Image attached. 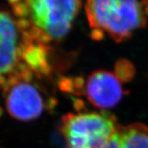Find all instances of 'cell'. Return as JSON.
<instances>
[{"instance_id": "obj_2", "label": "cell", "mask_w": 148, "mask_h": 148, "mask_svg": "<svg viewBox=\"0 0 148 148\" xmlns=\"http://www.w3.org/2000/svg\"><path fill=\"white\" fill-rule=\"evenodd\" d=\"M85 12L92 33L106 34L116 42L129 39L147 23L139 0H86Z\"/></svg>"}, {"instance_id": "obj_6", "label": "cell", "mask_w": 148, "mask_h": 148, "mask_svg": "<svg viewBox=\"0 0 148 148\" xmlns=\"http://www.w3.org/2000/svg\"><path fill=\"white\" fill-rule=\"evenodd\" d=\"M85 93L92 105L100 109H109L119 103L123 91L117 75L111 71L98 70L86 80Z\"/></svg>"}, {"instance_id": "obj_3", "label": "cell", "mask_w": 148, "mask_h": 148, "mask_svg": "<svg viewBox=\"0 0 148 148\" xmlns=\"http://www.w3.org/2000/svg\"><path fill=\"white\" fill-rule=\"evenodd\" d=\"M118 126L110 114L84 112L63 116L61 132L67 148H102Z\"/></svg>"}, {"instance_id": "obj_5", "label": "cell", "mask_w": 148, "mask_h": 148, "mask_svg": "<svg viewBox=\"0 0 148 148\" xmlns=\"http://www.w3.org/2000/svg\"><path fill=\"white\" fill-rule=\"evenodd\" d=\"M26 46L17 21L7 11L0 9V85L5 86L21 71Z\"/></svg>"}, {"instance_id": "obj_1", "label": "cell", "mask_w": 148, "mask_h": 148, "mask_svg": "<svg viewBox=\"0 0 148 148\" xmlns=\"http://www.w3.org/2000/svg\"><path fill=\"white\" fill-rule=\"evenodd\" d=\"M25 39L46 46L66 37L82 0H8Z\"/></svg>"}, {"instance_id": "obj_7", "label": "cell", "mask_w": 148, "mask_h": 148, "mask_svg": "<svg viewBox=\"0 0 148 148\" xmlns=\"http://www.w3.org/2000/svg\"><path fill=\"white\" fill-rule=\"evenodd\" d=\"M102 148H148V126L143 123L119 126Z\"/></svg>"}, {"instance_id": "obj_4", "label": "cell", "mask_w": 148, "mask_h": 148, "mask_svg": "<svg viewBox=\"0 0 148 148\" xmlns=\"http://www.w3.org/2000/svg\"><path fill=\"white\" fill-rule=\"evenodd\" d=\"M5 105L9 114L21 121L37 118L45 102L39 88L32 81V71L25 68L5 85Z\"/></svg>"}]
</instances>
